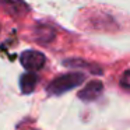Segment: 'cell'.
Instances as JSON below:
<instances>
[{
  "label": "cell",
  "mask_w": 130,
  "mask_h": 130,
  "mask_svg": "<svg viewBox=\"0 0 130 130\" xmlns=\"http://www.w3.org/2000/svg\"><path fill=\"white\" fill-rule=\"evenodd\" d=\"M37 84H38V76L34 71H27L20 77V88L23 91V94L34 92Z\"/></svg>",
  "instance_id": "5b68a950"
},
{
  "label": "cell",
  "mask_w": 130,
  "mask_h": 130,
  "mask_svg": "<svg viewBox=\"0 0 130 130\" xmlns=\"http://www.w3.org/2000/svg\"><path fill=\"white\" fill-rule=\"evenodd\" d=\"M63 64L67 66V67H73V69L74 67H76V69H90L92 73H99V74L102 73L101 69H94L95 66H91V64H88L87 62L80 60V59H69V60H64V62H63Z\"/></svg>",
  "instance_id": "52a82bcc"
},
{
  "label": "cell",
  "mask_w": 130,
  "mask_h": 130,
  "mask_svg": "<svg viewBox=\"0 0 130 130\" xmlns=\"http://www.w3.org/2000/svg\"><path fill=\"white\" fill-rule=\"evenodd\" d=\"M0 7L14 17H23L29 10L24 0H0Z\"/></svg>",
  "instance_id": "277c9868"
},
{
  "label": "cell",
  "mask_w": 130,
  "mask_h": 130,
  "mask_svg": "<svg viewBox=\"0 0 130 130\" xmlns=\"http://www.w3.org/2000/svg\"><path fill=\"white\" fill-rule=\"evenodd\" d=\"M28 130H35V129H28Z\"/></svg>",
  "instance_id": "9c48e42d"
},
{
  "label": "cell",
  "mask_w": 130,
  "mask_h": 130,
  "mask_svg": "<svg viewBox=\"0 0 130 130\" xmlns=\"http://www.w3.org/2000/svg\"><path fill=\"white\" fill-rule=\"evenodd\" d=\"M129 74H130V71H129V70H124L123 77H122V80H120V85H122V87H123L126 91H129V90H130V84H129Z\"/></svg>",
  "instance_id": "ba28073f"
},
{
  "label": "cell",
  "mask_w": 130,
  "mask_h": 130,
  "mask_svg": "<svg viewBox=\"0 0 130 130\" xmlns=\"http://www.w3.org/2000/svg\"><path fill=\"white\" fill-rule=\"evenodd\" d=\"M20 63L23 64V67L27 71H37L42 70L46 64V56L39 51H34V49H29V51H24L20 55Z\"/></svg>",
  "instance_id": "7a4b0ae2"
},
{
  "label": "cell",
  "mask_w": 130,
  "mask_h": 130,
  "mask_svg": "<svg viewBox=\"0 0 130 130\" xmlns=\"http://www.w3.org/2000/svg\"><path fill=\"white\" fill-rule=\"evenodd\" d=\"M35 37H37L38 42L42 43H49L55 38V32L51 27L48 25H39L35 31Z\"/></svg>",
  "instance_id": "8992f818"
},
{
  "label": "cell",
  "mask_w": 130,
  "mask_h": 130,
  "mask_svg": "<svg viewBox=\"0 0 130 130\" xmlns=\"http://www.w3.org/2000/svg\"><path fill=\"white\" fill-rule=\"evenodd\" d=\"M104 92V83L101 80H92V81L87 83L83 90L78 91V98L84 102H92L98 99Z\"/></svg>",
  "instance_id": "3957f363"
},
{
  "label": "cell",
  "mask_w": 130,
  "mask_h": 130,
  "mask_svg": "<svg viewBox=\"0 0 130 130\" xmlns=\"http://www.w3.org/2000/svg\"><path fill=\"white\" fill-rule=\"evenodd\" d=\"M84 81H85V74L78 73V71L66 73L52 80L46 87V92L49 95H63V94L80 87Z\"/></svg>",
  "instance_id": "6da1fadb"
}]
</instances>
